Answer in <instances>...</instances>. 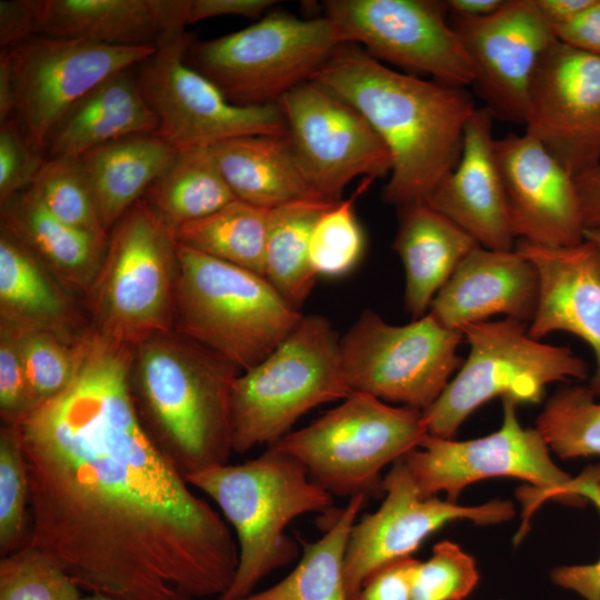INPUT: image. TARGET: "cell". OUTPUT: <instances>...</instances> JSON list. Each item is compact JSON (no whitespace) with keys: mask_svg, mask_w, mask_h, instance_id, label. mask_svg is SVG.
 Segmentation results:
<instances>
[{"mask_svg":"<svg viewBox=\"0 0 600 600\" xmlns=\"http://www.w3.org/2000/svg\"><path fill=\"white\" fill-rule=\"evenodd\" d=\"M144 201L171 230L202 219L236 200L211 147L188 148L178 154L147 190Z\"/></svg>","mask_w":600,"mask_h":600,"instance_id":"cell-31","label":"cell"},{"mask_svg":"<svg viewBox=\"0 0 600 600\" xmlns=\"http://www.w3.org/2000/svg\"><path fill=\"white\" fill-rule=\"evenodd\" d=\"M18 119L0 123V200L29 188L47 160Z\"/></svg>","mask_w":600,"mask_h":600,"instance_id":"cell-43","label":"cell"},{"mask_svg":"<svg viewBox=\"0 0 600 600\" xmlns=\"http://www.w3.org/2000/svg\"><path fill=\"white\" fill-rule=\"evenodd\" d=\"M382 481L386 497L380 508L356 521L349 534L343 566L349 600L374 571L411 557L426 538L447 523L470 520L494 524L510 520L516 512L508 500L466 507L437 497L424 498L402 459Z\"/></svg>","mask_w":600,"mask_h":600,"instance_id":"cell-17","label":"cell"},{"mask_svg":"<svg viewBox=\"0 0 600 600\" xmlns=\"http://www.w3.org/2000/svg\"><path fill=\"white\" fill-rule=\"evenodd\" d=\"M158 127L134 67L112 74L73 103L50 132L46 153L49 158L80 157L112 140L156 133Z\"/></svg>","mask_w":600,"mask_h":600,"instance_id":"cell-26","label":"cell"},{"mask_svg":"<svg viewBox=\"0 0 600 600\" xmlns=\"http://www.w3.org/2000/svg\"><path fill=\"white\" fill-rule=\"evenodd\" d=\"M553 32L559 41L600 57V0H593L583 12Z\"/></svg>","mask_w":600,"mask_h":600,"instance_id":"cell-46","label":"cell"},{"mask_svg":"<svg viewBox=\"0 0 600 600\" xmlns=\"http://www.w3.org/2000/svg\"><path fill=\"white\" fill-rule=\"evenodd\" d=\"M536 428L561 458L600 456V401L588 386L558 390L539 414Z\"/></svg>","mask_w":600,"mask_h":600,"instance_id":"cell-35","label":"cell"},{"mask_svg":"<svg viewBox=\"0 0 600 600\" xmlns=\"http://www.w3.org/2000/svg\"><path fill=\"white\" fill-rule=\"evenodd\" d=\"M514 249L536 268L539 294L528 333L569 332L590 346L596 369L588 386L600 397V253L589 241L547 247L518 240Z\"/></svg>","mask_w":600,"mask_h":600,"instance_id":"cell-22","label":"cell"},{"mask_svg":"<svg viewBox=\"0 0 600 600\" xmlns=\"http://www.w3.org/2000/svg\"><path fill=\"white\" fill-rule=\"evenodd\" d=\"M269 210L233 200L173 231L176 243L264 277Z\"/></svg>","mask_w":600,"mask_h":600,"instance_id":"cell-34","label":"cell"},{"mask_svg":"<svg viewBox=\"0 0 600 600\" xmlns=\"http://www.w3.org/2000/svg\"><path fill=\"white\" fill-rule=\"evenodd\" d=\"M210 497L236 531L239 561L234 578L217 600H240L269 573L299 554L286 534L296 518L333 511V496L314 483L306 467L274 447L237 464H221L184 476Z\"/></svg>","mask_w":600,"mask_h":600,"instance_id":"cell-4","label":"cell"},{"mask_svg":"<svg viewBox=\"0 0 600 600\" xmlns=\"http://www.w3.org/2000/svg\"><path fill=\"white\" fill-rule=\"evenodd\" d=\"M508 0H447L441 1L447 13L453 18L477 19L501 10Z\"/></svg>","mask_w":600,"mask_h":600,"instance_id":"cell-50","label":"cell"},{"mask_svg":"<svg viewBox=\"0 0 600 600\" xmlns=\"http://www.w3.org/2000/svg\"><path fill=\"white\" fill-rule=\"evenodd\" d=\"M14 117V90L9 56L6 49L0 52V123Z\"/></svg>","mask_w":600,"mask_h":600,"instance_id":"cell-51","label":"cell"},{"mask_svg":"<svg viewBox=\"0 0 600 600\" xmlns=\"http://www.w3.org/2000/svg\"><path fill=\"white\" fill-rule=\"evenodd\" d=\"M592 1L593 0H532L536 9L552 30L573 20L583 12Z\"/></svg>","mask_w":600,"mask_h":600,"instance_id":"cell-49","label":"cell"},{"mask_svg":"<svg viewBox=\"0 0 600 600\" xmlns=\"http://www.w3.org/2000/svg\"><path fill=\"white\" fill-rule=\"evenodd\" d=\"M80 600H113L103 596L90 594L88 597H82Z\"/></svg>","mask_w":600,"mask_h":600,"instance_id":"cell-53","label":"cell"},{"mask_svg":"<svg viewBox=\"0 0 600 600\" xmlns=\"http://www.w3.org/2000/svg\"><path fill=\"white\" fill-rule=\"evenodd\" d=\"M584 230L600 229V160L574 178Z\"/></svg>","mask_w":600,"mask_h":600,"instance_id":"cell-48","label":"cell"},{"mask_svg":"<svg viewBox=\"0 0 600 600\" xmlns=\"http://www.w3.org/2000/svg\"><path fill=\"white\" fill-rule=\"evenodd\" d=\"M419 560L409 557L369 576L353 600H411L412 576Z\"/></svg>","mask_w":600,"mask_h":600,"instance_id":"cell-45","label":"cell"},{"mask_svg":"<svg viewBox=\"0 0 600 600\" xmlns=\"http://www.w3.org/2000/svg\"><path fill=\"white\" fill-rule=\"evenodd\" d=\"M538 294V273L526 257L516 249L477 246L437 293L428 313L458 331L496 314L530 323Z\"/></svg>","mask_w":600,"mask_h":600,"instance_id":"cell-23","label":"cell"},{"mask_svg":"<svg viewBox=\"0 0 600 600\" xmlns=\"http://www.w3.org/2000/svg\"><path fill=\"white\" fill-rule=\"evenodd\" d=\"M0 321L18 330H41L73 342L78 319L73 307L50 281L40 261L1 230Z\"/></svg>","mask_w":600,"mask_h":600,"instance_id":"cell-30","label":"cell"},{"mask_svg":"<svg viewBox=\"0 0 600 600\" xmlns=\"http://www.w3.org/2000/svg\"><path fill=\"white\" fill-rule=\"evenodd\" d=\"M399 209L393 249L404 269V308L418 319L467 254L479 246L427 201Z\"/></svg>","mask_w":600,"mask_h":600,"instance_id":"cell-25","label":"cell"},{"mask_svg":"<svg viewBox=\"0 0 600 600\" xmlns=\"http://www.w3.org/2000/svg\"><path fill=\"white\" fill-rule=\"evenodd\" d=\"M16 330L26 374L39 407L71 382L76 370L74 341L48 331Z\"/></svg>","mask_w":600,"mask_h":600,"instance_id":"cell-40","label":"cell"},{"mask_svg":"<svg viewBox=\"0 0 600 600\" xmlns=\"http://www.w3.org/2000/svg\"><path fill=\"white\" fill-rule=\"evenodd\" d=\"M193 40L186 31L166 36L136 67L141 92L159 120L156 134L178 150L212 147L246 136L287 134L278 103L236 104L184 61Z\"/></svg>","mask_w":600,"mask_h":600,"instance_id":"cell-13","label":"cell"},{"mask_svg":"<svg viewBox=\"0 0 600 600\" xmlns=\"http://www.w3.org/2000/svg\"><path fill=\"white\" fill-rule=\"evenodd\" d=\"M427 436L422 411L352 391L338 407L270 447L298 459L310 479L333 497L351 498L383 491L380 472Z\"/></svg>","mask_w":600,"mask_h":600,"instance_id":"cell-7","label":"cell"},{"mask_svg":"<svg viewBox=\"0 0 600 600\" xmlns=\"http://www.w3.org/2000/svg\"><path fill=\"white\" fill-rule=\"evenodd\" d=\"M157 47H118L34 36L6 49L14 116L29 139L46 153L47 139L64 113L107 78L134 68Z\"/></svg>","mask_w":600,"mask_h":600,"instance_id":"cell-15","label":"cell"},{"mask_svg":"<svg viewBox=\"0 0 600 600\" xmlns=\"http://www.w3.org/2000/svg\"><path fill=\"white\" fill-rule=\"evenodd\" d=\"M600 476L588 472L572 479L570 491L580 500L590 501L600 511ZM551 580L557 586L571 590L586 600H600V558L590 564L564 566L553 569Z\"/></svg>","mask_w":600,"mask_h":600,"instance_id":"cell-44","label":"cell"},{"mask_svg":"<svg viewBox=\"0 0 600 600\" xmlns=\"http://www.w3.org/2000/svg\"><path fill=\"white\" fill-rule=\"evenodd\" d=\"M502 399L501 427L481 438L457 441L428 434L417 449L408 452V467L424 498L446 492L456 502L469 484L493 477H512L528 481L532 489L521 490L526 504L524 521L516 541L524 536L530 513L547 498H558L574 506L583 504L570 492L572 479L550 458V448L537 428H524L517 416L514 399Z\"/></svg>","mask_w":600,"mask_h":600,"instance_id":"cell-11","label":"cell"},{"mask_svg":"<svg viewBox=\"0 0 600 600\" xmlns=\"http://www.w3.org/2000/svg\"><path fill=\"white\" fill-rule=\"evenodd\" d=\"M334 203L326 199H307L269 210L264 277L298 310L318 278L309 256L313 227Z\"/></svg>","mask_w":600,"mask_h":600,"instance_id":"cell-33","label":"cell"},{"mask_svg":"<svg viewBox=\"0 0 600 600\" xmlns=\"http://www.w3.org/2000/svg\"><path fill=\"white\" fill-rule=\"evenodd\" d=\"M294 152L316 191L340 201L344 188L357 177L390 174V153L351 104L317 82L306 81L278 102Z\"/></svg>","mask_w":600,"mask_h":600,"instance_id":"cell-16","label":"cell"},{"mask_svg":"<svg viewBox=\"0 0 600 600\" xmlns=\"http://www.w3.org/2000/svg\"><path fill=\"white\" fill-rule=\"evenodd\" d=\"M351 392L337 331L322 316H302L269 356L236 379L233 452L277 443L304 413Z\"/></svg>","mask_w":600,"mask_h":600,"instance_id":"cell-6","label":"cell"},{"mask_svg":"<svg viewBox=\"0 0 600 600\" xmlns=\"http://www.w3.org/2000/svg\"><path fill=\"white\" fill-rule=\"evenodd\" d=\"M510 220L516 238L547 247L584 240L574 177L534 137L496 138Z\"/></svg>","mask_w":600,"mask_h":600,"instance_id":"cell-20","label":"cell"},{"mask_svg":"<svg viewBox=\"0 0 600 600\" xmlns=\"http://www.w3.org/2000/svg\"><path fill=\"white\" fill-rule=\"evenodd\" d=\"M473 67L472 87L494 118L524 124L538 64L557 41L532 0H508L498 12L477 19L453 18Z\"/></svg>","mask_w":600,"mask_h":600,"instance_id":"cell-19","label":"cell"},{"mask_svg":"<svg viewBox=\"0 0 600 600\" xmlns=\"http://www.w3.org/2000/svg\"><path fill=\"white\" fill-rule=\"evenodd\" d=\"M526 132L576 178L600 160V57L557 39L531 82Z\"/></svg>","mask_w":600,"mask_h":600,"instance_id":"cell-18","label":"cell"},{"mask_svg":"<svg viewBox=\"0 0 600 600\" xmlns=\"http://www.w3.org/2000/svg\"><path fill=\"white\" fill-rule=\"evenodd\" d=\"M474 559L457 543L444 540L431 557L419 561L411 584V600H463L477 586Z\"/></svg>","mask_w":600,"mask_h":600,"instance_id":"cell-41","label":"cell"},{"mask_svg":"<svg viewBox=\"0 0 600 600\" xmlns=\"http://www.w3.org/2000/svg\"><path fill=\"white\" fill-rule=\"evenodd\" d=\"M26 190L58 220L83 231L109 236L101 226L79 157L48 158Z\"/></svg>","mask_w":600,"mask_h":600,"instance_id":"cell-36","label":"cell"},{"mask_svg":"<svg viewBox=\"0 0 600 600\" xmlns=\"http://www.w3.org/2000/svg\"><path fill=\"white\" fill-rule=\"evenodd\" d=\"M1 230L23 244L64 286L84 290H90L100 270L109 238L58 220L27 190L1 202Z\"/></svg>","mask_w":600,"mask_h":600,"instance_id":"cell-28","label":"cell"},{"mask_svg":"<svg viewBox=\"0 0 600 600\" xmlns=\"http://www.w3.org/2000/svg\"><path fill=\"white\" fill-rule=\"evenodd\" d=\"M73 348L69 386L16 424L29 544L91 594L219 598L234 578L238 543L146 428L131 389L134 347L90 328Z\"/></svg>","mask_w":600,"mask_h":600,"instance_id":"cell-1","label":"cell"},{"mask_svg":"<svg viewBox=\"0 0 600 600\" xmlns=\"http://www.w3.org/2000/svg\"><path fill=\"white\" fill-rule=\"evenodd\" d=\"M492 112L476 108L467 122L460 158L427 202L480 247L516 246L504 186L496 156Z\"/></svg>","mask_w":600,"mask_h":600,"instance_id":"cell-21","label":"cell"},{"mask_svg":"<svg viewBox=\"0 0 600 600\" xmlns=\"http://www.w3.org/2000/svg\"><path fill=\"white\" fill-rule=\"evenodd\" d=\"M30 483L16 424L0 429V552L9 554L30 543Z\"/></svg>","mask_w":600,"mask_h":600,"instance_id":"cell-37","label":"cell"},{"mask_svg":"<svg viewBox=\"0 0 600 600\" xmlns=\"http://www.w3.org/2000/svg\"><path fill=\"white\" fill-rule=\"evenodd\" d=\"M347 43L327 17L271 12L253 24L188 47L184 61L239 106L278 103Z\"/></svg>","mask_w":600,"mask_h":600,"instance_id":"cell-8","label":"cell"},{"mask_svg":"<svg viewBox=\"0 0 600 600\" xmlns=\"http://www.w3.org/2000/svg\"><path fill=\"white\" fill-rule=\"evenodd\" d=\"M73 579L41 549L28 544L0 560V600H80Z\"/></svg>","mask_w":600,"mask_h":600,"instance_id":"cell-39","label":"cell"},{"mask_svg":"<svg viewBox=\"0 0 600 600\" xmlns=\"http://www.w3.org/2000/svg\"><path fill=\"white\" fill-rule=\"evenodd\" d=\"M263 276L177 243L174 331L247 371L302 318Z\"/></svg>","mask_w":600,"mask_h":600,"instance_id":"cell-5","label":"cell"},{"mask_svg":"<svg viewBox=\"0 0 600 600\" xmlns=\"http://www.w3.org/2000/svg\"><path fill=\"white\" fill-rule=\"evenodd\" d=\"M372 181L371 178H363L350 198L336 202L316 222L309 256L318 276H343L360 260L364 237L357 221L353 204Z\"/></svg>","mask_w":600,"mask_h":600,"instance_id":"cell-38","label":"cell"},{"mask_svg":"<svg viewBox=\"0 0 600 600\" xmlns=\"http://www.w3.org/2000/svg\"><path fill=\"white\" fill-rule=\"evenodd\" d=\"M461 332L468 357L439 398L422 411L428 434L450 439L484 402L510 397L518 403H539L549 383L583 380L588 364L574 352L542 343L514 319L482 321Z\"/></svg>","mask_w":600,"mask_h":600,"instance_id":"cell-9","label":"cell"},{"mask_svg":"<svg viewBox=\"0 0 600 600\" xmlns=\"http://www.w3.org/2000/svg\"><path fill=\"white\" fill-rule=\"evenodd\" d=\"M32 32L118 47H157L172 32L162 0H29Z\"/></svg>","mask_w":600,"mask_h":600,"instance_id":"cell-24","label":"cell"},{"mask_svg":"<svg viewBox=\"0 0 600 600\" xmlns=\"http://www.w3.org/2000/svg\"><path fill=\"white\" fill-rule=\"evenodd\" d=\"M463 339L430 313L397 326L367 309L340 338L344 374L351 391L423 411L460 368Z\"/></svg>","mask_w":600,"mask_h":600,"instance_id":"cell-12","label":"cell"},{"mask_svg":"<svg viewBox=\"0 0 600 600\" xmlns=\"http://www.w3.org/2000/svg\"><path fill=\"white\" fill-rule=\"evenodd\" d=\"M178 149L156 133L123 137L79 158L108 233L174 161Z\"/></svg>","mask_w":600,"mask_h":600,"instance_id":"cell-29","label":"cell"},{"mask_svg":"<svg viewBox=\"0 0 600 600\" xmlns=\"http://www.w3.org/2000/svg\"><path fill=\"white\" fill-rule=\"evenodd\" d=\"M323 8L347 43L362 44L378 61L452 87L472 84V62L441 2L327 0Z\"/></svg>","mask_w":600,"mask_h":600,"instance_id":"cell-14","label":"cell"},{"mask_svg":"<svg viewBox=\"0 0 600 600\" xmlns=\"http://www.w3.org/2000/svg\"><path fill=\"white\" fill-rule=\"evenodd\" d=\"M310 80L356 108L387 147L384 202L427 201L457 164L477 108L464 88L399 72L354 43L340 46Z\"/></svg>","mask_w":600,"mask_h":600,"instance_id":"cell-2","label":"cell"},{"mask_svg":"<svg viewBox=\"0 0 600 600\" xmlns=\"http://www.w3.org/2000/svg\"><path fill=\"white\" fill-rule=\"evenodd\" d=\"M276 3L274 0H188L187 22L222 16L258 18Z\"/></svg>","mask_w":600,"mask_h":600,"instance_id":"cell-47","label":"cell"},{"mask_svg":"<svg viewBox=\"0 0 600 600\" xmlns=\"http://www.w3.org/2000/svg\"><path fill=\"white\" fill-rule=\"evenodd\" d=\"M38 403L23 367L18 332L0 321V414L6 424H18Z\"/></svg>","mask_w":600,"mask_h":600,"instance_id":"cell-42","label":"cell"},{"mask_svg":"<svg viewBox=\"0 0 600 600\" xmlns=\"http://www.w3.org/2000/svg\"><path fill=\"white\" fill-rule=\"evenodd\" d=\"M584 240L591 242L600 253V229L584 230Z\"/></svg>","mask_w":600,"mask_h":600,"instance_id":"cell-52","label":"cell"},{"mask_svg":"<svg viewBox=\"0 0 600 600\" xmlns=\"http://www.w3.org/2000/svg\"><path fill=\"white\" fill-rule=\"evenodd\" d=\"M367 497L352 496L343 509H336L320 539L302 540L301 559L284 579L240 600H349L343 576L344 554L351 528Z\"/></svg>","mask_w":600,"mask_h":600,"instance_id":"cell-32","label":"cell"},{"mask_svg":"<svg viewBox=\"0 0 600 600\" xmlns=\"http://www.w3.org/2000/svg\"><path fill=\"white\" fill-rule=\"evenodd\" d=\"M239 374L230 361L177 331L134 347L131 389L138 412L184 476L229 463Z\"/></svg>","mask_w":600,"mask_h":600,"instance_id":"cell-3","label":"cell"},{"mask_svg":"<svg viewBox=\"0 0 600 600\" xmlns=\"http://www.w3.org/2000/svg\"><path fill=\"white\" fill-rule=\"evenodd\" d=\"M177 243L144 199L113 226L90 288L93 329L136 347L174 331Z\"/></svg>","mask_w":600,"mask_h":600,"instance_id":"cell-10","label":"cell"},{"mask_svg":"<svg viewBox=\"0 0 600 600\" xmlns=\"http://www.w3.org/2000/svg\"><path fill=\"white\" fill-rule=\"evenodd\" d=\"M211 149L238 200L271 210L294 201L324 199L311 184L288 133L234 138Z\"/></svg>","mask_w":600,"mask_h":600,"instance_id":"cell-27","label":"cell"}]
</instances>
